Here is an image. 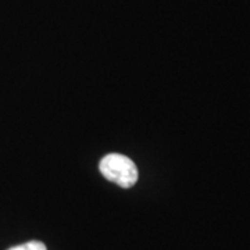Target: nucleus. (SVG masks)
<instances>
[{"instance_id": "f257e3e1", "label": "nucleus", "mask_w": 250, "mask_h": 250, "mask_svg": "<svg viewBox=\"0 0 250 250\" xmlns=\"http://www.w3.org/2000/svg\"><path fill=\"white\" fill-rule=\"evenodd\" d=\"M100 172L110 182L121 188H131L139 178L138 168L129 157L118 153H111L100 161Z\"/></svg>"}, {"instance_id": "f03ea898", "label": "nucleus", "mask_w": 250, "mask_h": 250, "mask_svg": "<svg viewBox=\"0 0 250 250\" xmlns=\"http://www.w3.org/2000/svg\"><path fill=\"white\" fill-rule=\"evenodd\" d=\"M9 250H46V246L39 241H31L25 245H20L16 248H11Z\"/></svg>"}]
</instances>
